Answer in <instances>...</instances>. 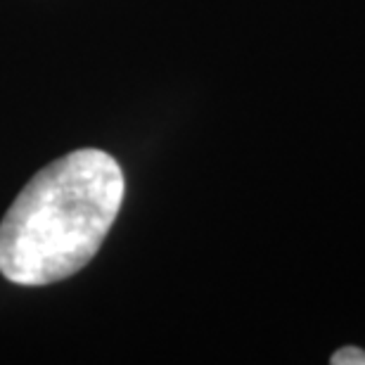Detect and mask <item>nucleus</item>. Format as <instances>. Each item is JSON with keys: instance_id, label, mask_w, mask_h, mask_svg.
<instances>
[{"instance_id": "obj_1", "label": "nucleus", "mask_w": 365, "mask_h": 365, "mask_svg": "<svg viewBox=\"0 0 365 365\" xmlns=\"http://www.w3.org/2000/svg\"><path fill=\"white\" fill-rule=\"evenodd\" d=\"M126 180L102 150H76L26 182L0 223V273L41 287L78 273L109 235Z\"/></svg>"}, {"instance_id": "obj_2", "label": "nucleus", "mask_w": 365, "mask_h": 365, "mask_svg": "<svg viewBox=\"0 0 365 365\" xmlns=\"http://www.w3.org/2000/svg\"><path fill=\"white\" fill-rule=\"evenodd\" d=\"M334 365H365V354L359 349H341V351L334 354L332 359Z\"/></svg>"}]
</instances>
